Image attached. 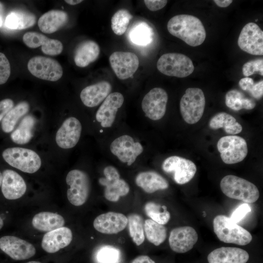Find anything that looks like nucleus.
Wrapping results in <instances>:
<instances>
[{"label":"nucleus","instance_id":"nucleus-1","mask_svg":"<svg viewBox=\"0 0 263 263\" xmlns=\"http://www.w3.org/2000/svg\"><path fill=\"white\" fill-rule=\"evenodd\" d=\"M167 29L171 35L193 47L202 44L206 37V32L201 21L190 15L173 17L167 23Z\"/></svg>","mask_w":263,"mask_h":263},{"label":"nucleus","instance_id":"nucleus-2","mask_svg":"<svg viewBox=\"0 0 263 263\" xmlns=\"http://www.w3.org/2000/svg\"><path fill=\"white\" fill-rule=\"evenodd\" d=\"M213 225L214 233L223 242L244 245L252 240L249 232L225 215L216 216L214 218Z\"/></svg>","mask_w":263,"mask_h":263},{"label":"nucleus","instance_id":"nucleus-3","mask_svg":"<svg viewBox=\"0 0 263 263\" xmlns=\"http://www.w3.org/2000/svg\"><path fill=\"white\" fill-rule=\"evenodd\" d=\"M222 191L230 198L248 203H253L258 199L260 192L252 183L239 177L228 175L220 182Z\"/></svg>","mask_w":263,"mask_h":263},{"label":"nucleus","instance_id":"nucleus-4","mask_svg":"<svg viewBox=\"0 0 263 263\" xmlns=\"http://www.w3.org/2000/svg\"><path fill=\"white\" fill-rule=\"evenodd\" d=\"M205 105V96L201 89L188 88L180 102V110L184 121L189 124L197 123L203 116Z\"/></svg>","mask_w":263,"mask_h":263},{"label":"nucleus","instance_id":"nucleus-5","mask_svg":"<svg viewBox=\"0 0 263 263\" xmlns=\"http://www.w3.org/2000/svg\"><path fill=\"white\" fill-rule=\"evenodd\" d=\"M2 156L10 166L28 173L36 172L41 165L39 156L30 149L19 147L9 148L3 151Z\"/></svg>","mask_w":263,"mask_h":263},{"label":"nucleus","instance_id":"nucleus-6","mask_svg":"<svg viewBox=\"0 0 263 263\" xmlns=\"http://www.w3.org/2000/svg\"><path fill=\"white\" fill-rule=\"evenodd\" d=\"M157 68L165 75L177 77L188 76L194 70L192 61L188 56L176 53L161 56L157 61Z\"/></svg>","mask_w":263,"mask_h":263},{"label":"nucleus","instance_id":"nucleus-7","mask_svg":"<svg viewBox=\"0 0 263 263\" xmlns=\"http://www.w3.org/2000/svg\"><path fill=\"white\" fill-rule=\"evenodd\" d=\"M222 161L226 164L242 161L248 152L246 141L238 135H227L221 137L217 144Z\"/></svg>","mask_w":263,"mask_h":263},{"label":"nucleus","instance_id":"nucleus-8","mask_svg":"<svg viewBox=\"0 0 263 263\" xmlns=\"http://www.w3.org/2000/svg\"><path fill=\"white\" fill-rule=\"evenodd\" d=\"M66 181L69 186L67 193L69 202L75 206L83 205L90 193V181L88 175L82 170L73 169L67 174Z\"/></svg>","mask_w":263,"mask_h":263},{"label":"nucleus","instance_id":"nucleus-9","mask_svg":"<svg viewBox=\"0 0 263 263\" xmlns=\"http://www.w3.org/2000/svg\"><path fill=\"white\" fill-rule=\"evenodd\" d=\"M104 177L99 179L100 185L104 186L105 198L111 202H117L121 196L128 194L130 187L123 179H120L117 169L114 167L108 166L103 170Z\"/></svg>","mask_w":263,"mask_h":263},{"label":"nucleus","instance_id":"nucleus-10","mask_svg":"<svg viewBox=\"0 0 263 263\" xmlns=\"http://www.w3.org/2000/svg\"><path fill=\"white\" fill-rule=\"evenodd\" d=\"M27 68L35 77L48 81H56L63 75L62 68L56 60L43 56L31 58L28 61Z\"/></svg>","mask_w":263,"mask_h":263},{"label":"nucleus","instance_id":"nucleus-11","mask_svg":"<svg viewBox=\"0 0 263 263\" xmlns=\"http://www.w3.org/2000/svg\"><path fill=\"white\" fill-rule=\"evenodd\" d=\"M162 168L165 172L172 173L174 181L180 185L189 182L197 170L192 161L178 156L167 158L162 164Z\"/></svg>","mask_w":263,"mask_h":263},{"label":"nucleus","instance_id":"nucleus-12","mask_svg":"<svg viewBox=\"0 0 263 263\" xmlns=\"http://www.w3.org/2000/svg\"><path fill=\"white\" fill-rule=\"evenodd\" d=\"M111 152L122 163L131 166L143 151L142 145L135 142L129 135H123L115 139L110 147Z\"/></svg>","mask_w":263,"mask_h":263},{"label":"nucleus","instance_id":"nucleus-13","mask_svg":"<svg viewBox=\"0 0 263 263\" xmlns=\"http://www.w3.org/2000/svg\"><path fill=\"white\" fill-rule=\"evenodd\" d=\"M168 100L165 90L159 87L152 89L142 101V109L145 116L154 121L161 119L165 114Z\"/></svg>","mask_w":263,"mask_h":263},{"label":"nucleus","instance_id":"nucleus-14","mask_svg":"<svg viewBox=\"0 0 263 263\" xmlns=\"http://www.w3.org/2000/svg\"><path fill=\"white\" fill-rule=\"evenodd\" d=\"M238 45L243 51L256 56L263 55V32L254 22H249L242 29Z\"/></svg>","mask_w":263,"mask_h":263},{"label":"nucleus","instance_id":"nucleus-15","mask_svg":"<svg viewBox=\"0 0 263 263\" xmlns=\"http://www.w3.org/2000/svg\"><path fill=\"white\" fill-rule=\"evenodd\" d=\"M111 66L116 76L124 80L131 77L138 68L139 60L134 53L117 51L109 57Z\"/></svg>","mask_w":263,"mask_h":263},{"label":"nucleus","instance_id":"nucleus-16","mask_svg":"<svg viewBox=\"0 0 263 263\" xmlns=\"http://www.w3.org/2000/svg\"><path fill=\"white\" fill-rule=\"evenodd\" d=\"M0 249L15 260L28 259L34 256L36 252L32 244L12 236L0 238Z\"/></svg>","mask_w":263,"mask_h":263},{"label":"nucleus","instance_id":"nucleus-17","mask_svg":"<svg viewBox=\"0 0 263 263\" xmlns=\"http://www.w3.org/2000/svg\"><path fill=\"white\" fill-rule=\"evenodd\" d=\"M198 239V234L194 228L189 226H184L175 228L171 231L169 242L172 250L183 253L191 250Z\"/></svg>","mask_w":263,"mask_h":263},{"label":"nucleus","instance_id":"nucleus-18","mask_svg":"<svg viewBox=\"0 0 263 263\" xmlns=\"http://www.w3.org/2000/svg\"><path fill=\"white\" fill-rule=\"evenodd\" d=\"M124 96L119 92L111 93L97 110L95 118L103 128H110L113 124L118 110L122 106Z\"/></svg>","mask_w":263,"mask_h":263},{"label":"nucleus","instance_id":"nucleus-19","mask_svg":"<svg viewBox=\"0 0 263 263\" xmlns=\"http://www.w3.org/2000/svg\"><path fill=\"white\" fill-rule=\"evenodd\" d=\"M81 131V123L77 118L74 117L67 118L56 132L57 145L65 149L74 147L79 141Z\"/></svg>","mask_w":263,"mask_h":263},{"label":"nucleus","instance_id":"nucleus-20","mask_svg":"<svg viewBox=\"0 0 263 263\" xmlns=\"http://www.w3.org/2000/svg\"><path fill=\"white\" fill-rule=\"evenodd\" d=\"M128 224L127 217L122 213L108 212L103 213L94 220V228L106 234H117L123 230Z\"/></svg>","mask_w":263,"mask_h":263},{"label":"nucleus","instance_id":"nucleus-21","mask_svg":"<svg viewBox=\"0 0 263 263\" xmlns=\"http://www.w3.org/2000/svg\"><path fill=\"white\" fill-rule=\"evenodd\" d=\"M22 39L25 44L30 48H36L41 46L43 53L49 56L60 54L63 48L60 41L49 38L38 32H27L23 35Z\"/></svg>","mask_w":263,"mask_h":263},{"label":"nucleus","instance_id":"nucleus-22","mask_svg":"<svg viewBox=\"0 0 263 263\" xmlns=\"http://www.w3.org/2000/svg\"><path fill=\"white\" fill-rule=\"evenodd\" d=\"M2 174L1 191L4 197L8 200H15L22 197L26 190L23 178L11 169L4 170Z\"/></svg>","mask_w":263,"mask_h":263},{"label":"nucleus","instance_id":"nucleus-23","mask_svg":"<svg viewBox=\"0 0 263 263\" xmlns=\"http://www.w3.org/2000/svg\"><path fill=\"white\" fill-rule=\"evenodd\" d=\"M72 238L71 229L63 226L46 233L43 237L41 246L46 252L54 253L67 246Z\"/></svg>","mask_w":263,"mask_h":263},{"label":"nucleus","instance_id":"nucleus-24","mask_svg":"<svg viewBox=\"0 0 263 263\" xmlns=\"http://www.w3.org/2000/svg\"><path fill=\"white\" fill-rule=\"evenodd\" d=\"M111 84L106 81H102L84 88L81 92L80 99L88 107L97 106L111 94Z\"/></svg>","mask_w":263,"mask_h":263},{"label":"nucleus","instance_id":"nucleus-25","mask_svg":"<svg viewBox=\"0 0 263 263\" xmlns=\"http://www.w3.org/2000/svg\"><path fill=\"white\" fill-rule=\"evenodd\" d=\"M249 258L244 250L233 247H221L211 251L207 256L209 263H246Z\"/></svg>","mask_w":263,"mask_h":263},{"label":"nucleus","instance_id":"nucleus-26","mask_svg":"<svg viewBox=\"0 0 263 263\" xmlns=\"http://www.w3.org/2000/svg\"><path fill=\"white\" fill-rule=\"evenodd\" d=\"M135 182L137 186L148 193L165 189L169 187L167 180L157 172L153 171L140 172L136 176Z\"/></svg>","mask_w":263,"mask_h":263},{"label":"nucleus","instance_id":"nucleus-27","mask_svg":"<svg viewBox=\"0 0 263 263\" xmlns=\"http://www.w3.org/2000/svg\"><path fill=\"white\" fill-rule=\"evenodd\" d=\"M67 14L61 10H52L39 19L38 24L43 33H53L65 25L68 21Z\"/></svg>","mask_w":263,"mask_h":263},{"label":"nucleus","instance_id":"nucleus-28","mask_svg":"<svg viewBox=\"0 0 263 263\" xmlns=\"http://www.w3.org/2000/svg\"><path fill=\"white\" fill-rule=\"evenodd\" d=\"M100 54V48L94 41L86 40L77 47L74 56L75 65L79 67H85L94 62Z\"/></svg>","mask_w":263,"mask_h":263},{"label":"nucleus","instance_id":"nucleus-29","mask_svg":"<svg viewBox=\"0 0 263 263\" xmlns=\"http://www.w3.org/2000/svg\"><path fill=\"white\" fill-rule=\"evenodd\" d=\"M65 220L57 213L41 212L36 214L32 220V225L37 230L50 232L63 226Z\"/></svg>","mask_w":263,"mask_h":263},{"label":"nucleus","instance_id":"nucleus-30","mask_svg":"<svg viewBox=\"0 0 263 263\" xmlns=\"http://www.w3.org/2000/svg\"><path fill=\"white\" fill-rule=\"evenodd\" d=\"M36 22L34 14L22 10H15L6 16L5 25L10 29L23 30L33 26Z\"/></svg>","mask_w":263,"mask_h":263},{"label":"nucleus","instance_id":"nucleus-31","mask_svg":"<svg viewBox=\"0 0 263 263\" xmlns=\"http://www.w3.org/2000/svg\"><path fill=\"white\" fill-rule=\"evenodd\" d=\"M209 126L213 130L223 128L226 133L232 135L238 134L243 130L242 125L236 119L225 112L219 113L214 115L209 122Z\"/></svg>","mask_w":263,"mask_h":263},{"label":"nucleus","instance_id":"nucleus-32","mask_svg":"<svg viewBox=\"0 0 263 263\" xmlns=\"http://www.w3.org/2000/svg\"><path fill=\"white\" fill-rule=\"evenodd\" d=\"M36 123L35 118L32 115L24 117L18 128L11 133V138L15 143L25 144L33 137V130Z\"/></svg>","mask_w":263,"mask_h":263},{"label":"nucleus","instance_id":"nucleus-33","mask_svg":"<svg viewBox=\"0 0 263 263\" xmlns=\"http://www.w3.org/2000/svg\"><path fill=\"white\" fill-rule=\"evenodd\" d=\"M225 103L227 107L236 111L242 109L252 110L256 106V102L253 99L246 97L243 93L236 89L226 94Z\"/></svg>","mask_w":263,"mask_h":263},{"label":"nucleus","instance_id":"nucleus-34","mask_svg":"<svg viewBox=\"0 0 263 263\" xmlns=\"http://www.w3.org/2000/svg\"><path fill=\"white\" fill-rule=\"evenodd\" d=\"M30 106L26 101H22L13 107L4 116L1 121V129L6 133L13 131L21 117L29 111Z\"/></svg>","mask_w":263,"mask_h":263},{"label":"nucleus","instance_id":"nucleus-35","mask_svg":"<svg viewBox=\"0 0 263 263\" xmlns=\"http://www.w3.org/2000/svg\"><path fill=\"white\" fill-rule=\"evenodd\" d=\"M144 230L148 241L156 246L163 243L166 239V227L151 219H148L145 221Z\"/></svg>","mask_w":263,"mask_h":263},{"label":"nucleus","instance_id":"nucleus-36","mask_svg":"<svg viewBox=\"0 0 263 263\" xmlns=\"http://www.w3.org/2000/svg\"><path fill=\"white\" fill-rule=\"evenodd\" d=\"M152 30L145 22L136 23L129 32L131 41L138 45L144 46L149 44L152 40Z\"/></svg>","mask_w":263,"mask_h":263},{"label":"nucleus","instance_id":"nucleus-37","mask_svg":"<svg viewBox=\"0 0 263 263\" xmlns=\"http://www.w3.org/2000/svg\"><path fill=\"white\" fill-rule=\"evenodd\" d=\"M127 218L130 235L133 242L140 245L145 240L143 219L137 214H131Z\"/></svg>","mask_w":263,"mask_h":263},{"label":"nucleus","instance_id":"nucleus-38","mask_svg":"<svg viewBox=\"0 0 263 263\" xmlns=\"http://www.w3.org/2000/svg\"><path fill=\"white\" fill-rule=\"evenodd\" d=\"M144 209L148 217L160 224L165 225L170 219V214L166 206L149 202L145 205Z\"/></svg>","mask_w":263,"mask_h":263},{"label":"nucleus","instance_id":"nucleus-39","mask_svg":"<svg viewBox=\"0 0 263 263\" xmlns=\"http://www.w3.org/2000/svg\"><path fill=\"white\" fill-rule=\"evenodd\" d=\"M132 16L126 9L116 12L111 19V28L114 33L121 36L126 32Z\"/></svg>","mask_w":263,"mask_h":263},{"label":"nucleus","instance_id":"nucleus-40","mask_svg":"<svg viewBox=\"0 0 263 263\" xmlns=\"http://www.w3.org/2000/svg\"><path fill=\"white\" fill-rule=\"evenodd\" d=\"M120 250L111 245H105L99 248L96 254L98 263H119L120 259Z\"/></svg>","mask_w":263,"mask_h":263},{"label":"nucleus","instance_id":"nucleus-41","mask_svg":"<svg viewBox=\"0 0 263 263\" xmlns=\"http://www.w3.org/2000/svg\"><path fill=\"white\" fill-rule=\"evenodd\" d=\"M240 88L248 92L256 99H260L263 95V80L254 83L252 78L245 77L241 79L239 82Z\"/></svg>","mask_w":263,"mask_h":263},{"label":"nucleus","instance_id":"nucleus-42","mask_svg":"<svg viewBox=\"0 0 263 263\" xmlns=\"http://www.w3.org/2000/svg\"><path fill=\"white\" fill-rule=\"evenodd\" d=\"M243 75L247 77L254 74L263 75V59L259 58L249 61L244 64L242 67Z\"/></svg>","mask_w":263,"mask_h":263},{"label":"nucleus","instance_id":"nucleus-43","mask_svg":"<svg viewBox=\"0 0 263 263\" xmlns=\"http://www.w3.org/2000/svg\"><path fill=\"white\" fill-rule=\"evenodd\" d=\"M11 73L10 65L5 55L0 52V85L5 83Z\"/></svg>","mask_w":263,"mask_h":263},{"label":"nucleus","instance_id":"nucleus-44","mask_svg":"<svg viewBox=\"0 0 263 263\" xmlns=\"http://www.w3.org/2000/svg\"><path fill=\"white\" fill-rule=\"evenodd\" d=\"M251 211V207L248 204H242L233 212L230 219L233 222L237 224Z\"/></svg>","mask_w":263,"mask_h":263},{"label":"nucleus","instance_id":"nucleus-45","mask_svg":"<svg viewBox=\"0 0 263 263\" xmlns=\"http://www.w3.org/2000/svg\"><path fill=\"white\" fill-rule=\"evenodd\" d=\"M13 101L6 98L0 101V121L2 120L6 114L14 107Z\"/></svg>","mask_w":263,"mask_h":263},{"label":"nucleus","instance_id":"nucleus-46","mask_svg":"<svg viewBox=\"0 0 263 263\" xmlns=\"http://www.w3.org/2000/svg\"><path fill=\"white\" fill-rule=\"evenodd\" d=\"M144 2L150 10L156 11L164 7L168 1L165 0H145Z\"/></svg>","mask_w":263,"mask_h":263},{"label":"nucleus","instance_id":"nucleus-47","mask_svg":"<svg viewBox=\"0 0 263 263\" xmlns=\"http://www.w3.org/2000/svg\"><path fill=\"white\" fill-rule=\"evenodd\" d=\"M132 263H155L148 256L141 255L133 260Z\"/></svg>","mask_w":263,"mask_h":263},{"label":"nucleus","instance_id":"nucleus-48","mask_svg":"<svg viewBox=\"0 0 263 263\" xmlns=\"http://www.w3.org/2000/svg\"><path fill=\"white\" fill-rule=\"evenodd\" d=\"M213 1L218 6L223 8L228 7L233 2L231 0H214Z\"/></svg>","mask_w":263,"mask_h":263},{"label":"nucleus","instance_id":"nucleus-49","mask_svg":"<svg viewBox=\"0 0 263 263\" xmlns=\"http://www.w3.org/2000/svg\"><path fill=\"white\" fill-rule=\"evenodd\" d=\"M4 6L3 4L0 1V28L2 26L3 22Z\"/></svg>","mask_w":263,"mask_h":263},{"label":"nucleus","instance_id":"nucleus-50","mask_svg":"<svg viewBox=\"0 0 263 263\" xmlns=\"http://www.w3.org/2000/svg\"><path fill=\"white\" fill-rule=\"evenodd\" d=\"M83 0H65V1L70 5H76L81 3Z\"/></svg>","mask_w":263,"mask_h":263},{"label":"nucleus","instance_id":"nucleus-51","mask_svg":"<svg viewBox=\"0 0 263 263\" xmlns=\"http://www.w3.org/2000/svg\"><path fill=\"white\" fill-rule=\"evenodd\" d=\"M3 225V222L1 218L0 217V229L2 227Z\"/></svg>","mask_w":263,"mask_h":263},{"label":"nucleus","instance_id":"nucleus-52","mask_svg":"<svg viewBox=\"0 0 263 263\" xmlns=\"http://www.w3.org/2000/svg\"><path fill=\"white\" fill-rule=\"evenodd\" d=\"M2 181V174L0 171V187L1 186Z\"/></svg>","mask_w":263,"mask_h":263},{"label":"nucleus","instance_id":"nucleus-53","mask_svg":"<svg viewBox=\"0 0 263 263\" xmlns=\"http://www.w3.org/2000/svg\"><path fill=\"white\" fill-rule=\"evenodd\" d=\"M26 263H41L40 262H37V261H30V262H28Z\"/></svg>","mask_w":263,"mask_h":263},{"label":"nucleus","instance_id":"nucleus-54","mask_svg":"<svg viewBox=\"0 0 263 263\" xmlns=\"http://www.w3.org/2000/svg\"><path fill=\"white\" fill-rule=\"evenodd\" d=\"M203 213H204V214H203V216H204V217H205V216H206V213L205 211H204V212H203Z\"/></svg>","mask_w":263,"mask_h":263}]
</instances>
